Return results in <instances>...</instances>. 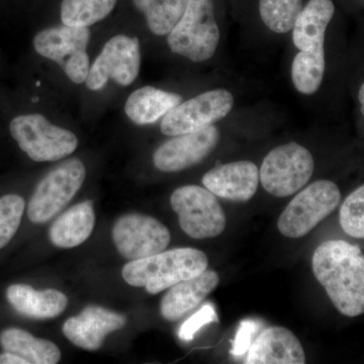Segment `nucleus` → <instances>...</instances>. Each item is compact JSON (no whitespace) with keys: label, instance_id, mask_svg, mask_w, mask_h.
<instances>
[{"label":"nucleus","instance_id":"nucleus-1","mask_svg":"<svg viewBox=\"0 0 364 364\" xmlns=\"http://www.w3.org/2000/svg\"><path fill=\"white\" fill-rule=\"evenodd\" d=\"M314 274L340 313L358 317L364 312V257L358 245L343 240L321 244L312 259Z\"/></svg>","mask_w":364,"mask_h":364},{"label":"nucleus","instance_id":"nucleus-2","mask_svg":"<svg viewBox=\"0 0 364 364\" xmlns=\"http://www.w3.org/2000/svg\"><path fill=\"white\" fill-rule=\"evenodd\" d=\"M208 256L195 248H176L133 260L123 268V277L132 287H145L157 294L183 280L193 279L207 269Z\"/></svg>","mask_w":364,"mask_h":364},{"label":"nucleus","instance_id":"nucleus-3","mask_svg":"<svg viewBox=\"0 0 364 364\" xmlns=\"http://www.w3.org/2000/svg\"><path fill=\"white\" fill-rule=\"evenodd\" d=\"M213 0H188L181 20L168 33L170 50L196 63L214 56L220 42Z\"/></svg>","mask_w":364,"mask_h":364},{"label":"nucleus","instance_id":"nucleus-4","mask_svg":"<svg viewBox=\"0 0 364 364\" xmlns=\"http://www.w3.org/2000/svg\"><path fill=\"white\" fill-rule=\"evenodd\" d=\"M9 131L21 149L36 162L57 161L71 155L78 146L75 134L39 114L14 117Z\"/></svg>","mask_w":364,"mask_h":364},{"label":"nucleus","instance_id":"nucleus-5","mask_svg":"<svg viewBox=\"0 0 364 364\" xmlns=\"http://www.w3.org/2000/svg\"><path fill=\"white\" fill-rule=\"evenodd\" d=\"M314 168L310 151L298 143H287L268 153L261 165L259 181L270 195L287 198L310 181Z\"/></svg>","mask_w":364,"mask_h":364},{"label":"nucleus","instance_id":"nucleus-6","mask_svg":"<svg viewBox=\"0 0 364 364\" xmlns=\"http://www.w3.org/2000/svg\"><path fill=\"white\" fill-rule=\"evenodd\" d=\"M340 200L341 193L334 182H313L298 193L279 215L277 227L280 233L291 239L306 236L334 212Z\"/></svg>","mask_w":364,"mask_h":364},{"label":"nucleus","instance_id":"nucleus-7","mask_svg":"<svg viewBox=\"0 0 364 364\" xmlns=\"http://www.w3.org/2000/svg\"><path fill=\"white\" fill-rule=\"evenodd\" d=\"M86 176L85 164L77 158L60 163L38 184L28 203V219L44 224L68 205L82 186Z\"/></svg>","mask_w":364,"mask_h":364},{"label":"nucleus","instance_id":"nucleus-8","mask_svg":"<svg viewBox=\"0 0 364 364\" xmlns=\"http://www.w3.org/2000/svg\"><path fill=\"white\" fill-rule=\"evenodd\" d=\"M182 231L193 239L215 238L226 228V215L214 193L198 186L177 188L170 198Z\"/></svg>","mask_w":364,"mask_h":364},{"label":"nucleus","instance_id":"nucleus-9","mask_svg":"<svg viewBox=\"0 0 364 364\" xmlns=\"http://www.w3.org/2000/svg\"><path fill=\"white\" fill-rule=\"evenodd\" d=\"M141 67L140 41L136 37L117 35L107 41L88 72V90L97 91L112 80L121 86L131 85Z\"/></svg>","mask_w":364,"mask_h":364},{"label":"nucleus","instance_id":"nucleus-10","mask_svg":"<svg viewBox=\"0 0 364 364\" xmlns=\"http://www.w3.org/2000/svg\"><path fill=\"white\" fill-rule=\"evenodd\" d=\"M234 97L226 90H214L181 102L163 117L162 134L174 136L193 133L224 119L233 109Z\"/></svg>","mask_w":364,"mask_h":364},{"label":"nucleus","instance_id":"nucleus-11","mask_svg":"<svg viewBox=\"0 0 364 364\" xmlns=\"http://www.w3.org/2000/svg\"><path fill=\"white\" fill-rule=\"evenodd\" d=\"M171 235L155 218L140 214L124 215L112 228V240L127 260H138L164 251Z\"/></svg>","mask_w":364,"mask_h":364},{"label":"nucleus","instance_id":"nucleus-12","mask_svg":"<svg viewBox=\"0 0 364 364\" xmlns=\"http://www.w3.org/2000/svg\"><path fill=\"white\" fill-rule=\"evenodd\" d=\"M219 141L220 132L214 124L203 130L174 136L157 148L153 162L160 171H181L205 160Z\"/></svg>","mask_w":364,"mask_h":364},{"label":"nucleus","instance_id":"nucleus-13","mask_svg":"<svg viewBox=\"0 0 364 364\" xmlns=\"http://www.w3.org/2000/svg\"><path fill=\"white\" fill-rule=\"evenodd\" d=\"M127 324L126 316L100 306H88L76 317L64 323L66 338L85 350H98L109 333L122 329Z\"/></svg>","mask_w":364,"mask_h":364},{"label":"nucleus","instance_id":"nucleus-14","mask_svg":"<svg viewBox=\"0 0 364 364\" xmlns=\"http://www.w3.org/2000/svg\"><path fill=\"white\" fill-rule=\"evenodd\" d=\"M203 184L215 196L234 202H247L257 191L259 169L251 161L218 165L203 176Z\"/></svg>","mask_w":364,"mask_h":364},{"label":"nucleus","instance_id":"nucleus-15","mask_svg":"<svg viewBox=\"0 0 364 364\" xmlns=\"http://www.w3.org/2000/svg\"><path fill=\"white\" fill-rule=\"evenodd\" d=\"M245 363L305 364L306 355L293 332L284 327H269L251 343Z\"/></svg>","mask_w":364,"mask_h":364},{"label":"nucleus","instance_id":"nucleus-16","mask_svg":"<svg viewBox=\"0 0 364 364\" xmlns=\"http://www.w3.org/2000/svg\"><path fill=\"white\" fill-rule=\"evenodd\" d=\"M219 284V274L207 268L198 277L169 287L160 304L162 317L170 322L179 320L200 306Z\"/></svg>","mask_w":364,"mask_h":364},{"label":"nucleus","instance_id":"nucleus-17","mask_svg":"<svg viewBox=\"0 0 364 364\" xmlns=\"http://www.w3.org/2000/svg\"><path fill=\"white\" fill-rule=\"evenodd\" d=\"M90 39L88 28L66 25L52 26L36 35L33 48L41 56L63 67L79 53L86 51Z\"/></svg>","mask_w":364,"mask_h":364},{"label":"nucleus","instance_id":"nucleus-18","mask_svg":"<svg viewBox=\"0 0 364 364\" xmlns=\"http://www.w3.org/2000/svg\"><path fill=\"white\" fill-rule=\"evenodd\" d=\"M6 298L16 312L37 320L58 317L68 305V299L61 291L53 289L36 291L28 284L9 287Z\"/></svg>","mask_w":364,"mask_h":364},{"label":"nucleus","instance_id":"nucleus-19","mask_svg":"<svg viewBox=\"0 0 364 364\" xmlns=\"http://www.w3.org/2000/svg\"><path fill=\"white\" fill-rule=\"evenodd\" d=\"M95 224L92 202L77 203L53 223L49 231L50 240L56 247H77L90 238Z\"/></svg>","mask_w":364,"mask_h":364},{"label":"nucleus","instance_id":"nucleus-20","mask_svg":"<svg viewBox=\"0 0 364 364\" xmlns=\"http://www.w3.org/2000/svg\"><path fill=\"white\" fill-rule=\"evenodd\" d=\"M334 13L332 0H310L303 7L293 28L294 44L299 51L324 46L326 30Z\"/></svg>","mask_w":364,"mask_h":364},{"label":"nucleus","instance_id":"nucleus-21","mask_svg":"<svg viewBox=\"0 0 364 364\" xmlns=\"http://www.w3.org/2000/svg\"><path fill=\"white\" fill-rule=\"evenodd\" d=\"M181 102L182 97L177 93L145 86L134 91L128 97L124 112L136 124L145 126L156 123Z\"/></svg>","mask_w":364,"mask_h":364},{"label":"nucleus","instance_id":"nucleus-22","mask_svg":"<svg viewBox=\"0 0 364 364\" xmlns=\"http://www.w3.org/2000/svg\"><path fill=\"white\" fill-rule=\"evenodd\" d=\"M4 351L23 358L26 364H56L61 359L57 345L49 340L36 338L18 328H9L0 334Z\"/></svg>","mask_w":364,"mask_h":364},{"label":"nucleus","instance_id":"nucleus-23","mask_svg":"<svg viewBox=\"0 0 364 364\" xmlns=\"http://www.w3.org/2000/svg\"><path fill=\"white\" fill-rule=\"evenodd\" d=\"M326 69L324 46H318L309 51H301L294 57L291 79L296 90L305 95L317 92Z\"/></svg>","mask_w":364,"mask_h":364},{"label":"nucleus","instance_id":"nucleus-24","mask_svg":"<svg viewBox=\"0 0 364 364\" xmlns=\"http://www.w3.org/2000/svg\"><path fill=\"white\" fill-rule=\"evenodd\" d=\"M148 28L157 36L168 35L186 11L188 0H133Z\"/></svg>","mask_w":364,"mask_h":364},{"label":"nucleus","instance_id":"nucleus-25","mask_svg":"<svg viewBox=\"0 0 364 364\" xmlns=\"http://www.w3.org/2000/svg\"><path fill=\"white\" fill-rule=\"evenodd\" d=\"M117 0H63L61 20L63 25L88 28L105 20L114 11Z\"/></svg>","mask_w":364,"mask_h":364},{"label":"nucleus","instance_id":"nucleus-26","mask_svg":"<svg viewBox=\"0 0 364 364\" xmlns=\"http://www.w3.org/2000/svg\"><path fill=\"white\" fill-rule=\"evenodd\" d=\"M303 9V0H260L261 20L269 30L286 33L293 30Z\"/></svg>","mask_w":364,"mask_h":364},{"label":"nucleus","instance_id":"nucleus-27","mask_svg":"<svg viewBox=\"0 0 364 364\" xmlns=\"http://www.w3.org/2000/svg\"><path fill=\"white\" fill-rule=\"evenodd\" d=\"M340 225L347 235L356 239L364 238V186L354 191L342 203Z\"/></svg>","mask_w":364,"mask_h":364},{"label":"nucleus","instance_id":"nucleus-28","mask_svg":"<svg viewBox=\"0 0 364 364\" xmlns=\"http://www.w3.org/2000/svg\"><path fill=\"white\" fill-rule=\"evenodd\" d=\"M25 207V200L20 196L0 198V249L7 245L18 232Z\"/></svg>","mask_w":364,"mask_h":364},{"label":"nucleus","instance_id":"nucleus-29","mask_svg":"<svg viewBox=\"0 0 364 364\" xmlns=\"http://www.w3.org/2000/svg\"><path fill=\"white\" fill-rule=\"evenodd\" d=\"M215 321L218 322L217 313H215L214 306L208 304L181 325L178 334L179 338L186 342L191 341L198 330L202 329L203 326L215 322Z\"/></svg>","mask_w":364,"mask_h":364},{"label":"nucleus","instance_id":"nucleus-30","mask_svg":"<svg viewBox=\"0 0 364 364\" xmlns=\"http://www.w3.org/2000/svg\"><path fill=\"white\" fill-rule=\"evenodd\" d=\"M90 68V57L86 51L79 53L62 67L67 77L76 85L85 82Z\"/></svg>","mask_w":364,"mask_h":364},{"label":"nucleus","instance_id":"nucleus-31","mask_svg":"<svg viewBox=\"0 0 364 364\" xmlns=\"http://www.w3.org/2000/svg\"><path fill=\"white\" fill-rule=\"evenodd\" d=\"M258 329L259 328L255 321L245 320L241 322L240 328H239L236 338L234 340L231 353L236 356L243 355L250 347L253 335L257 332Z\"/></svg>","mask_w":364,"mask_h":364},{"label":"nucleus","instance_id":"nucleus-32","mask_svg":"<svg viewBox=\"0 0 364 364\" xmlns=\"http://www.w3.org/2000/svg\"><path fill=\"white\" fill-rule=\"evenodd\" d=\"M0 364H26V363L23 358L4 351V353L0 354Z\"/></svg>","mask_w":364,"mask_h":364},{"label":"nucleus","instance_id":"nucleus-33","mask_svg":"<svg viewBox=\"0 0 364 364\" xmlns=\"http://www.w3.org/2000/svg\"><path fill=\"white\" fill-rule=\"evenodd\" d=\"M359 102H360L361 105H364V85H361L360 88H359ZM364 109V107H363Z\"/></svg>","mask_w":364,"mask_h":364}]
</instances>
